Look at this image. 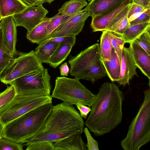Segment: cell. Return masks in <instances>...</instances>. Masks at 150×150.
Masks as SVG:
<instances>
[{"label": "cell", "instance_id": "9a60e30c", "mask_svg": "<svg viewBox=\"0 0 150 150\" xmlns=\"http://www.w3.org/2000/svg\"><path fill=\"white\" fill-rule=\"evenodd\" d=\"M125 0H91L83 9L89 16L105 14L112 11Z\"/></svg>", "mask_w": 150, "mask_h": 150}, {"label": "cell", "instance_id": "8fae6325", "mask_svg": "<svg viewBox=\"0 0 150 150\" xmlns=\"http://www.w3.org/2000/svg\"><path fill=\"white\" fill-rule=\"evenodd\" d=\"M48 13V10L41 4L37 6H28L13 16L17 27L23 26L26 29L28 32L43 21Z\"/></svg>", "mask_w": 150, "mask_h": 150}, {"label": "cell", "instance_id": "f6af8a7d", "mask_svg": "<svg viewBox=\"0 0 150 150\" xmlns=\"http://www.w3.org/2000/svg\"><path fill=\"white\" fill-rule=\"evenodd\" d=\"M41 1L44 3L45 2V0H41Z\"/></svg>", "mask_w": 150, "mask_h": 150}, {"label": "cell", "instance_id": "ba28073f", "mask_svg": "<svg viewBox=\"0 0 150 150\" xmlns=\"http://www.w3.org/2000/svg\"><path fill=\"white\" fill-rule=\"evenodd\" d=\"M44 68L34 50L27 53L17 51L0 75V81L4 84H9L23 75L33 71H41Z\"/></svg>", "mask_w": 150, "mask_h": 150}, {"label": "cell", "instance_id": "1f68e13d", "mask_svg": "<svg viewBox=\"0 0 150 150\" xmlns=\"http://www.w3.org/2000/svg\"><path fill=\"white\" fill-rule=\"evenodd\" d=\"M22 150L23 145L8 139L0 138V150Z\"/></svg>", "mask_w": 150, "mask_h": 150}, {"label": "cell", "instance_id": "d6a6232c", "mask_svg": "<svg viewBox=\"0 0 150 150\" xmlns=\"http://www.w3.org/2000/svg\"><path fill=\"white\" fill-rule=\"evenodd\" d=\"M130 4L126 6L114 18L110 23L108 29L105 30L111 32L127 16Z\"/></svg>", "mask_w": 150, "mask_h": 150}, {"label": "cell", "instance_id": "7bdbcfd3", "mask_svg": "<svg viewBox=\"0 0 150 150\" xmlns=\"http://www.w3.org/2000/svg\"><path fill=\"white\" fill-rule=\"evenodd\" d=\"M4 126L0 122V138L3 137Z\"/></svg>", "mask_w": 150, "mask_h": 150}, {"label": "cell", "instance_id": "b9f144b4", "mask_svg": "<svg viewBox=\"0 0 150 150\" xmlns=\"http://www.w3.org/2000/svg\"><path fill=\"white\" fill-rule=\"evenodd\" d=\"M132 3L142 5L147 8H150V3L147 0H131Z\"/></svg>", "mask_w": 150, "mask_h": 150}, {"label": "cell", "instance_id": "2e32d148", "mask_svg": "<svg viewBox=\"0 0 150 150\" xmlns=\"http://www.w3.org/2000/svg\"><path fill=\"white\" fill-rule=\"evenodd\" d=\"M134 62L137 67L150 80V55L144 49L134 42L129 47Z\"/></svg>", "mask_w": 150, "mask_h": 150}, {"label": "cell", "instance_id": "c3c4849f", "mask_svg": "<svg viewBox=\"0 0 150 150\" xmlns=\"http://www.w3.org/2000/svg\"><path fill=\"white\" fill-rule=\"evenodd\" d=\"M87 0V1H88L89 2H90V1L91 0Z\"/></svg>", "mask_w": 150, "mask_h": 150}, {"label": "cell", "instance_id": "7dc6e473", "mask_svg": "<svg viewBox=\"0 0 150 150\" xmlns=\"http://www.w3.org/2000/svg\"><path fill=\"white\" fill-rule=\"evenodd\" d=\"M147 0V1H148V2L149 3H150V0Z\"/></svg>", "mask_w": 150, "mask_h": 150}, {"label": "cell", "instance_id": "d6986e66", "mask_svg": "<svg viewBox=\"0 0 150 150\" xmlns=\"http://www.w3.org/2000/svg\"><path fill=\"white\" fill-rule=\"evenodd\" d=\"M107 76L112 82L119 80L120 71V63L116 52L112 48L109 61H101Z\"/></svg>", "mask_w": 150, "mask_h": 150}, {"label": "cell", "instance_id": "603a6c76", "mask_svg": "<svg viewBox=\"0 0 150 150\" xmlns=\"http://www.w3.org/2000/svg\"><path fill=\"white\" fill-rule=\"evenodd\" d=\"M150 25V23L129 25L119 36L125 43H130L142 34Z\"/></svg>", "mask_w": 150, "mask_h": 150}, {"label": "cell", "instance_id": "7a4b0ae2", "mask_svg": "<svg viewBox=\"0 0 150 150\" xmlns=\"http://www.w3.org/2000/svg\"><path fill=\"white\" fill-rule=\"evenodd\" d=\"M84 122L75 107L63 102L53 106L43 127L25 145L35 143L55 142L83 131Z\"/></svg>", "mask_w": 150, "mask_h": 150}, {"label": "cell", "instance_id": "44dd1931", "mask_svg": "<svg viewBox=\"0 0 150 150\" xmlns=\"http://www.w3.org/2000/svg\"><path fill=\"white\" fill-rule=\"evenodd\" d=\"M73 46L70 43H60L49 60L50 66L55 68L61 64L69 55Z\"/></svg>", "mask_w": 150, "mask_h": 150}, {"label": "cell", "instance_id": "cb8c5ba5", "mask_svg": "<svg viewBox=\"0 0 150 150\" xmlns=\"http://www.w3.org/2000/svg\"><path fill=\"white\" fill-rule=\"evenodd\" d=\"M88 4L86 0H70L62 5L58 10V13L72 15L81 11Z\"/></svg>", "mask_w": 150, "mask_h": 150}, {"label": "cell", "instance_id": "8d00e7d4", "mask_svg": "<svg viewBox=\"0 0 150 150\" xmlns=\"http://www.w3.org/2000/svg\"><path fill=\"white\" fill-rule=\"evenodd\" d=\"M76 36L70 35L49 38L45 40L53 41L59 43H70L74 46L76 43Z\"/></svg>", "mask_w": 150, "mask_h": 150}, {"label": "cell", "instance_id": "9c48e42d", "mask_svg": "<svg viewBox=\"0 0 150 150\" xmlns=\"http://www.w3.org/2000/svg\"><path fill=\"white\" fill-rule=\"evenodd\" d=\"M50 77L48 69L44 68L23 75L9 84L14 87L16 93L49 96L51 89Z\"/></svg>", "mask_w": 150, "mask_h": 150}, {"label": "cell", "instance_id": "4316f807", "mask_svg": "<svg viewBox=\"0 0 150 150\" xmlns=\"http://www.w3.org/2000/svg\"><path fill=\"white\" fill-rule=\"evenodd\" d=\"M106 31L113 48L115 51L121 64L122 49L125 43L119 36L116 35L110 31Z\"/></svg>", "mask_w": 150, "mask_h": 150}, {"label": "cell", "instance_id": "277c9868", "mask_svg": "<svg viewBox=\"0 0 150 150\" xmlns=\"http://www.w3.org/2000/svg\"><path fill=\"white\" fill-rule=\"evenodd\" d=\"M70 74L75 78L94 83L107 74L101 60L100 45L96 43L81 51L68 61Z\"/></svg>", "mask_w": 150, "mask_h": 150}, {"label": "cell", "instance_id": "74e56055", "mask_svg": "<svg viewBox=\"0 0 150 150\" xmlns=\"http://www.w3.org/2000/svg\"><path fill=\"white\" fill-rule=\"evenodd\" d=\"M129 25V23L128 20L127 16L111 32L113 33L116 35L120 36Z\"/></svg>", "mask_w": 150, "mask_h": 150}, {"label": "cell", "instance_id": "f546056e", "mask_svg": "<svg viewBox=\"0 0 150 150\" xmlns=\"http://www.w3.org/2000/svg\"><path fill=\"white\" fill-rule=\"evenodd\" d=\"M147 8L142 5L132 2L130 4L127 14L129 23L137 18Z\"/></svg>", "mask_w": 150, "mask_h": 150}, {"label": "cell", "instance_id": "60d3db41", "mask_svg": "<svg viewBox=\"0 0 150 150\" xmlns=\"http://www.w3.org/2000/svg\"><path fill=\"white\" fill-rule=\"evenodd\" d=\"M28 6H37L43 3L41 0H21Z\"/></svg>", "mask_w": 150, "mask_h": 150}, {"label": "cell", "instance_id": "4fadbf2b", "mask_svg": "<svg viewBox=\"0 0 150 150\" xmlns=\"http://www.w3.org/2000/svg\"><path fill=\"white\" fill-rule=\"evenodd\" d=\"M137 68L129 47L124 46L122 54L120 79L117 82L124 86L129 84L134 75L138 76L136 71Z\"/></svg>", "mask_w": 150, "mask_h": 150}, {"label": "cell", "instance_id": "e0dca14e", "mask_svg": "<svg viewBox=\"0 0 150 150\" xmlns=\"http://www.w3.org/2000/svg\"><path fill=\"white\" fill-rule=\"evenodd\" d=\"M81 133L74 134L54 143V150H87Z\"/></svg>", "mask_w": 150, "mask_h": 150}, {"label": "cell", "instance_id": "d4e9b609", "mask_svg": "<svg viewBox=\"0 0 150 150\" xmlns=\"http://www.w3.org/2000/svg\"><path fill=\"white\" fill-rule=\"evenodd\" d=\"M113 47L106 30L103 31L100 38V50L101 61H109Z\"/></svg>", "mask_w": 150, "mask_h": 150}, {"label": "cell", "instance_id": "3957f363", "mask_svg": "<svg viewBox=\"0 0 150 150\" xmlns=\"http://www.w3.org/2000/svg\"><path fill=\"white\" fill-rule=\"evenodd\" d=\"M53 106L52 103L42 105L9 122L4 126L3 137L27 143L43 127Z\"/></svg>", "mask_w": 150, "mask_h": 150}, {"label": "cell", "instance_id": "f35d334b", "mask_svg": "<svg viewBox=\"0 0 150 150\" xmlns=\"http://www.w3.org/2000/svg\"><path fill=\"white\" fill-rule=\"evenodd\" d=\"M76 105L80 112V115L81 117L86 119L87 115L91 110L90 107H88L81 104H78Z\"/></svg>", "mask_w": 150, "mask_h": 150}, {"label": "cell", "instance_id": "8992f818", "mask_svg": "<svg viewBox=\"0 0 150 150\" xmlns=\"http://www.w3.org/2000/svg\"><path fill=\"white\" fill-rule=\"evenodd\" d=\"M79 80L75 78L57 77L51 96L61 100L68 105L81 104L91 107L96 95L83 85Z\"/></svg>", "mask_w": 150, "mask_h": 150}, {"label": "cell", "instance_id": "7402d4cb", "mask_svg": "<svg viewBox=\"0 0 150 150\" xmlns=\"http://www.w3.org/2000/svg\"><path fill=\"white\" fill-rule=\"evenodd\" d=\"M50 18L46 17L41 23L29 32L26 37L31 42L38 45L45 41L47 37L46 26Z\"/></svg>", "mask_w": 150, "mask_h": 150}, {"label": "cell", "instance_id": "52a82bcc", "mask_svg": "<svg viewBox=\"0 0 150 150\" xmlns=\"http://www.w3.org/2000/svg\"><path fill=\"white\" fill-rule=\"evenodd\" d=\"M51 95L17 93L10 101L0 108V122L5 125L42 105L52 103Z\"/></svg>", "mask_w": 150, "mask_h": 150}, {"label": "cell", "instance_id": "5b68a950", "mask_svg": "<svg viewBox=\"0 0 150 150\" xmlns=\"http://www.w3.org/2000/svg\"><path fill=\"white\" fill-rule=\"evenodd\" d=\"M143 102L120 144L125 150H139L150 141V89L144 92Z\"/></svg>", "mask_w": 150, "mask_h": 150}, {"label": "cell", "instance_id": "484cf974", "mask_svg": "<svg viewBox=\"0 0 150 150\" xmlns=\"http://www.w3.org/2000/svg\"><path fill=\"white\" fill-rule=\"evenodd\" d=\"M72 15L62 14L58 13L55 16L50 18L46 26L47 37L45 40L57 27Z\"/></svg>", "mask_w": 150, "mask_h": 150}, {"label": "cell", "instance_id": "4dcf8cb0", "mask_svg": "<svg viewBox=\"0 0 150 150\" xmlns=\"http://www.w3.org/2000/svg\"><path fill=\"white\" fill-rule=\"evenodd\" d=\"M16 94L14 87L8 86L3 91L0 92V108L11 100Z\"/></svg>", "mask_w": 150, "mask_h": 150}, {"label": "cell", "instance_id": "681fc988", "mask_svg": "<svg viewBox=\"0 0 150 150\" xmlns=\"http://www.w3.org/2000/svg\"><path fill=\"white\" fill-rule=\"evenodd\" d=\"M0 19H1V18H0Z\"/></svg>", "mask_w": 150, "mask_h": 150}, {"label": "cell", "instance_id": "836d02e7", "mask_svg": "<svg viewBox=\"0 0 150 150\" xmlns=\"http://www.w3.org/2000/svg\"><path fill=\"white\" fill-rule=\"evenodd\" d=\"M26 150H54V143L49 141L42 142L29 144Z\"/></svg>", "mask_w": 150, "mask_h": 150}, {"label": "cell", "instance_id": "ffe728a7", "mask_svg": "<svg viewBox=\"0 0 150 150\" xmlns=\"http://www.w3.org/2000/svg\"><path fill=\"white\" fill-rule=\"evenodd\" d=\"M59 44L55 42L45 40L36 48L34 51L35 53L42 63L48 64L51 57Z\"/></svg>", "mask_w": 150, "mask_h": 150}, {"label": "cell", "instance_id": "ab89813d", "mask_svg": "<svg viewBox=\"0 0 150 150\" xmlns=\"http://www.w3.org/2000/svg\"><path fill=\"white\" fill-rule=\"evenodd\" d=\"M60 75L62 76H67L70 72V69L67 62H64L59 68Z\"/></svg>", "mask_w": 150, "mask_h": 150}, {"label": "cell", "instance_id": "83f0119b", "mask_svg": "<svg viewBox=\"0 0 150 150\" xmlns=\"http://www.w3.org/2000/svg\"><path fill=\"white\" fill-rule=\"evenodd\" d=\"M13 57L6 50L3 44L2 33L0 29V75L9 64Z\"/></svg>", "mask_w": 150, "mask_h": 150}, {"label": "cell", "instance_id": "ee69618b", "mask_svg": "<svg viewBox=\"0 0 150 150\" xmlns=\"http://www.w3.org/2000/svg\"><path fill=\"white\" fill-rule=\"evenodd\" d=\"M54 0H45V2H47L50 4Z\"/></svg>", "mask_w": 150, "mask_h": 150}, {"label": "cell", "instance_id": "d590c367", "mask_svg": "<svg viewBox=\"0 0 150 150\" xmlns=\"http://www.w3.org/2000/svg\"><path fill=\"white\" fill-rule=\"evenodd\" d=\"M150 23V8H147L137 18L130 22L129 25Z\"/></svg>", "mask_w": 150, "mask_h": 150}, {"label": "cell", "instance_id": "ac0fdd59", "mask_svg": "<svg viewBox=\"0 0 150 150\" xmlns=\"http://www.w3.org/2000/svg\"><path fill=\"white\" fill-rule=\"evenodd\" d=\"M28 7L21 0H0V18L18 14Z\"/></svg>", "mask_w": 150, "mask_h": 150}, {"label": "cell", "instance_id": "5bb4252c", "mask_svg": "<svg viewBox=\"0 0 150 150\" xmlns=\"http://www.w3.org/2000/svg\"><path fill=\"white\" fill-rule=\"evenodd\" d=\"M131 3V0H125L120 5L111 12L106 14L98 15L92 17L90 25L93 31H103L106 30L114 18Z\"/></svg>", "mask_w": 150, "mask_h": 150}, {"label": "cell", "instance_id": "7c38bea8", "mask_svg": "<svg viewBox=\"0 0 150 150\" xmlns=\"http://www.w3.org/2000/svg\"><path fill=\"white\" fill-rule=\"evenodd\" d=\"M17 26L12 16L4 17L1 21V29L4 46L13 57L17 51L16 49L17 40Z\"/></svg>", "mask_w": 150, "mask_h": 150}, {"label": "cell", "instance_id": "30bf717a", "mask_svg": "<svg viewBox=\"0 0 150 150\" xmlns=\"http://www.w3.org/2000/svg\"><path fill=\"white\" fill-rule=\"evenodd\" d=\"M89 16L88 11L83 9L72 15L57 27L47 39L65 36H76L81 31L86 20Z\"/></svg>", "mask_w": 150, "mask_h": 150}, {"label": "cell", "instance_id": "6da1fadb", "mask_svg": "<svg viewBox=\"0 0 150 150\" xmlns=\"http://www.w3.org/2000/svg\"><path fill=\"white\" fill-rule=\"evenodd\" d=\"M124 93L118 85L105 82L100 87L84 124L96 136L108 133L121 122Z\"/></svg>", "mask_w": 150, "mask_h": 150}, {"label": "cell", "instance_id": "e575fe53", "mask_svg": "<svg viewBox=\"0 0 150 150\" xmlns=\"http://www.w3.org/2000/svg\"><path fill=\"white\" fill-rule=\"evenodd\" d=\"M83 131L87 140L86 146L87 150H99L98 144L97 142L92 137L88 128H84Z\"/></svg>", "mask_w": 150, "mask_h": 150}, {"label": "cell", "instance_id": "bcb514c9", "mask_svg": "<svg viewBox=\"0 0 150 150\" xmlns=\"http://www.w3.org/2000/svg\"><path fill=\"white\" fill-rule=\"evenodd\" d=\"M1 19H0V29H1Z\"/></svg>", "mask_w": 150, "mask_h": 150}, {"label": "cell", "instance_id": "f1b7e54d", "mask_svg": "<svg viewBox=\"0 0 150 150\" xmlns=\"http://www.w3.org/2000/svg\"><path fill=\"white\" fill-rule=\"evenodd\" d=\"M133 42L150 55V25Z\"/></svg>", "mask_w": 150, "mask_h": 150}]
</instances>
